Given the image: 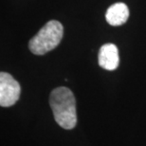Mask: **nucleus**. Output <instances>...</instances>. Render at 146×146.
<instances>
[{
	"instance_id": "5",
	"label": "nucleus",
	"mask_w": 146,
	"mask_h": 146,
	"mask_svg": "<svg viewBox=\"0 0 146 146\" xmlns=\"http://www.w3.org/2000/svg\"><path fill=\"white\" fill-rule=\"evenodd\" d=\"M129 10L124 3H116L110 6L106 13V19L111 26H121L127 21Z\"/></svg>"
},
{
	"instance_id": "1",
	"label": "nucleus",
	"mask_w": 146,
	"mask_h": 146,
	"mask_svg": "<svg viewBox=\"0 0 146 146\" xmlns=\"http://www.w3.org/2000/svg\"><path fill=\"white\" fill-rule=\"evenodd\" d=\"M49 104L53 112L55 121L61 127L70 130L76 126V101L70 89L65 86L53 89L49 95Z\"/></svg>"
},
{
	"instance_id": "2",
	"label": "nucleus",
	"mask_w": 146,
	"mask_h": 146,
	"mask_svg": "<svg viewBox=\"0 0 146 146\" xmlns=\"http://www.w3.org/2000/svg\"><path fill=\"white\" fill-rule=\"evenodd\" d=\"M64 35L63 25L59 21H48L29 42V48L35 55H44L59 45Z\"/></svg>"
},
{
	"instance_id": "4",
	"label": "nucleus",
	"mask_w": 146,
	"mask_h": 146,
	"mask_svg": "<svg viewBox=\"0 0 146 146\" xmlns=\"http://www.w3.org/2000/svg\"><path fill=\"white\" fill-rule=\"evenodd\" d=\"M98 62L101 68L106 70H115L119 64V49L114 44H104L98 54Z\"/></svg>"
},
{
	"instance_id": "3",
	"label": "nucleus",
	"mask_w": 146,
	"mask_h": 146,
	"mask_svg": "<svg viewBox=\"0 0 146 146\" xmlns=\"http://www.w3.org/2000/svg\"><path fill=\"white\" fill-rule=\"evenodd\" d=\"M21 87L19 83L7 72L0 73V106L10 107L19 100Z\"/></svg>"
}]
</instances>
